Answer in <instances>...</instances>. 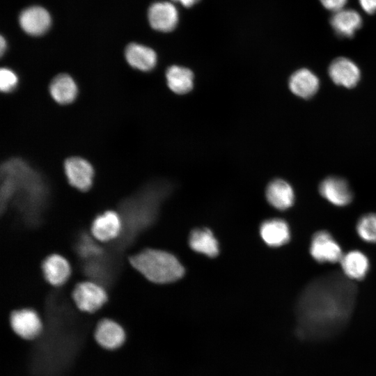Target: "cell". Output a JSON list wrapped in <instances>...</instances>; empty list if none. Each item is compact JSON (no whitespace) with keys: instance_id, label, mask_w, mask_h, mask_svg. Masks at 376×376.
<instances>
[{"instance_id":"cell-1","label":"cell","mask_w":376,"mask_h":376,"mask_svg":"<svg viewBox=\"0 0 376 376\" xmlns=\"http://www.w3.org/2000/svg\"><path fill=\"white\" fill-rule=\"evenodd\" d=\"M355 285L338 274L320 276L301 292L297 305L301 337L324 340L338 334L352 314Z\"/></svg>"},{"instance_id":"cell-2","label":"cell","mask_w":376,"mask_h":376,"mask_svg":"<svg viewBox=\"0 0 376 376\" xmlns=\"http://www.w3.org/2000/svg\"><path fill=\"white\" fill-rule=\"evenodd\" d=\"M130 262L147 279L155 283H173L185 274V268L179 260L162 250L144 249L131 256Z\"/></svg>"},{"instance_id":"cell-3","label":"cell","mask_w":376,"mask_h":376,"mask_svg":"<svg viewBox=\"0 0 376 376\" xmlns=\"http://www.w3.org/2000/svg\"><path fill=\"white\" fill-rule=\"evenodd\" d=\"M9 321L13 332L22 340H34L42 333L41 319L33 309L15 310L10 313Z\"/></svg>"},{"instance_id":"cell-4","label":"cell","mask_w":376,"mask_h":376,"mask_svg":"<svg viewBox=\"0 0 376 376\" xmlns=\"http://www.w3.org/2000/svg\"><path fill=\"white\" fill-rule=\"evenodd\" d=\"M93 338L100 347L107 351H115L124 345L127 334L123 326L116 321L103 318L97 323Z\"/></svg>"},{"instance_id":"cell-5","label":"cell","mask_w":376,"mask_h":376,"mask_svg":"<svg viewBox=\"0 0 376 376\" xmlns=\"http://www.w3.org/2000/svg\"><path fill=\"white\" fill-rule=\"evenodd\" d=\"M72 298L81 311L91 313L98 311L107 301L104 290L92 282L78 283L73 290Z\"/></svg>"},{"instance_id":"cell-6","label":"cell","mask_w":376,"mask_h":376,"mask_svg":"<svg viewBox=\"0 0 376 376\" xmlns=\"http://www.w3.org/2000/svg\"><path fill=\"white\" fill-rule=\"evenodd\" d=\"M310 253L318 263L340 262L343 253L340 245L326 230L315 233L311 242Z\"/></svg>"},{"instance_id":"cell-7","label":"cell","mask_w":376,"mask_h":376,"mask_svg":"<svg viewBox=\"0 0 376 376\" xmlns=\"http://www.w3.org/2000/svg\"><path fill=\"white\" fill-rule=\"evenodd\" d=\"M148 19L153 29L167 33L177 26L179 15L176 7L172 3L157 1L149 7Z\"/></svg>"},{"instance_id":"cell-8","label":"cell","mask_w":376,"mask_h":376,"mask_svg":"<svg viewBox=\"0 0 376 376\" xmlns=\"http://www.w3.org/2000/svg\"><path fill=\"white\" fill-rule=\"evenodd\" d=\"M64 171L69 183L81 191L91 187L94 170L91 163L80 157H71L64 162Z\"/></svg>"},{"instance_id":"cell-9","label":"cell","mask_w":376,"mask_h":376,"mask_svg":"<svg viewBox=\"0 0 376 376\" xmlns=\"http://www.w3.org/2000/svg\"><path fill=\"white\" fill-rule=\"evenodd\" d=\"M51 22V16L48 11L38 6L24 9L19 16V24L22 29L32 36H40L45 33L49 30Z\"/></svg>"},{"instance_id":"cell-10","label":"cell","mask_w":376,"mask_h":376,"mask_svg":"<svg viewBox=\"0 0 376 376\" xmlns=\"http://www.w3.org/2000/svg\"><path fill=\"white\" fill-rule=\"evenodd\" d=\"M321 196L337 206H345L352 199L351 189L344 179L331 176L323 180L319 186Z\"/></svg>"},{"instance_id":"cell-11","label":"cell","mask_w":376,"mask_h":376,"mask_svg":"<svg viewBox=\"0 0 376 376\" xmlns=\"http://www.w3.org/2000/svg\"><path fill=\"white\" fill-rule=\"evenodd\" d=\"M329 74L335 84L347 88L355 86L360 79L357 65L345 57L337 58L331 62Z\"/></svg>"},{"instance_id":"cell-12","label":"cell","mask_w":376,"mask_h":376,"mask_svg":"<svg viewBox=\"0 0 376 376\" xmlns=\"http://www.w3.org/2000/svg\"><path fill=\"white\" fill-rule=\"evenodd\" d=\"M125 57L132 68L143 72L152 70L157 60V54L152 48L135 42L126 47Z\"/></svg>"},{"instance_id":"cell-13","label":"cell","mask_w":376,"mask_h":376,"mask_svg":"<svg viewBox=\"0 0 376 376\" xmlns=\"http://www.w3.org/2000/svg\"><path fill=\"white\" fill-rule=\"evenodd\" d=\"M330 24L336 33L344 38L352 37L362 25V17L355 10L343 8L334 13Z\"/></svg>"},{"instance_id":"cell-14","label":"cell","mask_w":376,"mask_h":376,"mask_svg":"<svg viewBox=\"0 0 376 376\" xmlns=\"http://www.w3.org/2000/svg\"><path fill=\"white\" fill-rule=\"evenodd\" d=\"M263 242L271 247H279L288 243L290 238L288 224L281 219L265 220L260 226Z\"/></svg>"},{"instance_id":"cell-15","label":"cell","mask_w":376,"mask_h":376,"mask_svg":"<svg viewBox=\"0 0 376 376\" xmlns=\"http://www.w3.org/2000/svg\"><path fill=\"white\" fill-rule=\"evenodd\" d=\"M265 196L268 203L280 210L290 208L295 201L292 187L288 182L281 179H275L268 184Z\"/></svg>"},{"instance_id":"cell-16","label":"cell","mask_w":376,"mask_h":376,"mask_svg":"<svg viewBox=\"0 0 376 376\" xmlns=\"http://www.w3.org/2000/svg\"><path fill=\"white\" fill-rule=\"evenodd\" d=\"M121 230L118 215L113 211H107L97 216L93 221L91 232L100 241H109L116 237Z\"/></svg>"},{"instance_id":"cell-17","label":"cell","mask_w":376,"mask_h":376,"mask_svg":"<svg viewBox=\"0 0 376 376\" xmlns=\"http://www.w3.org/2000/svg\"><path fill=\"white\" fill-rule=\"evenodd\" d=\"M49 93L61 104L72 103L77 97L78 88L73 78L67 74L56 75L49 84Z\"/></svg>"},{"instance_id":"cell-18","label":"cell","mask_w":376,"mask_h":376,"mask_svg":"<svg viewBox=\"0 0 376 376\" xmlns=\"http://www.w3.org/2000/svg\"><path fill=\"white\" fill-rule=\"evenodd\" d=\"M318 87V78L311 70L306 68L295 72L289 80L290 91L302 98L312 97L317 92Z\"/></svg>"},{"instance_id":"cell-19","label":"cell","mask_w":376,"mask_h":376,"mask_svg":"<svg viewBox=\"0 0 376 376\" xmlns=\"http://www.w3.org/2000/svg\"><path fill=\"white\" fill-rule=\"evenodd\" d=\"M189 245L194 251L210 258L219 253V243L212 232L208 228H196L189 237Z\"/></svg>"},{"instance_id":"cell-20","label":"cell","mask_w":376,"mask_h":376,"mask_svg":"<svg viewBox=\"0 0 376 376\" xmlns=\"http://www.w3.org/2000/svg\"><path fill=\"white\" fill-rule=\"evenodd\" d=\"M42 267L45 278L54 285L63 284L70 274V267L68 261L58 254L48 256L44 260Z\"/></svg>"},{"instance_id":"cell-21","label":"cell","mask_w":376,"mask_h":376,"mask_svg":"<svg viewBox=\"0 0 376 376\" xmlns=\"http://www.w3.org/2000/svg\"><path fill=\"white\" fill-rule=\"evenodd\" d=\"M169 88L173 93L183 95L189 93L194 87V74L187 68L180 65H171L166 72Z\"/></svg>"},{"instance_id":"cell-22","label":"cell","mask_w":376,"mask_h":376,"mask_svg":"<svg viewBox=\"0 0 376 376\" xmlns=\"http://www.w3.org/2000/svg\"><path fill=\"white\" fill-rule=\"evenodd\" d=\"M343 272L348 279L361 280L369 269V261L362 252L354 250L343 256L340 260Z\"/></svg>"},{"instance_id":"cell-23","label":"cell","mask_w":376,"mask_h":376,"mask_svg":"<svg viewBox=\"0 0 376 376\" xmlns=\"http://www.w3.org/2000/svg\"><path fill=\"white\" fill-rule=\"evenodd\" d=\"M357 232L365 242L376 243V214L362 216L357 224Z\"/></svg>"},{"instance_id":"cell-24","label":"cell","mask_w":376,"mask_h":376,"mask_svg":"<svg viewBox=\"0 0 376 376\" xmlns=\"http://www.w3.org/2000/svg\"><path fill=\"white\" fill-rule=\"evenodd\" d=\"M78 253L86 259H94L102 254V249L87 236H82L77 245Z\"/></svg>"},{"instance_id":"cell-25","label":"cell","mask_w":376,"mask_h":376,"mask_svg":"<svg viewBox=\"0 0 376 376\" xmlns=\"http://www.w3.org/2000/svg\"><path fill=\"white\" fill-rule=\"evenodd\" d=\"M18 84L17 74L8 68H2L0 70V89L3 93L14 91Z\"/></svg>"},{"instance_id":"cell-26","label":"cell","mask_w":376,"mask_h":376,"mask_svg":"<svg viewBox=\"0 0 376 376\" xmlns=\"http://www.w3.org/2000/svg\"><path fill=\"white\" fill-rule=\"evenodd\" d=\"M322 6L328 10L336 13L343 8L347 0H319Z\"/></svg>"},{"instance_id":"cell-27","label":"cell","mask_w":376,"mask_h":376,"mask_svg":"<svg viewBox=\"0 0 376 376\" xmlns=\"http://www.w3.org/2000/svg\"><path fill=\"white\" fill-rule=\"evenodd\" d=\"M361 8L368 14L376 13V0H358Z\"/></svg>"},{"instance_id":"cell-28","label":"cell","mask_w":376,"mask_h":376,"mask_svg":"<svg viewBox=\"0 0 376 376\" xmlns=\"http://www.w3.org/2000/svg\"><path fill=\"white\" fill-rule=\"evenodd\" d=\"M172 1L178 2L182 6L189 8L196 4L199 0H171Z\"/></svg>"},{"instance_id":"cell-29","label":"cell","mask_w":376,"mask_h":376,"mask_svg":"<svg viewBox=\"0 0 376 376\" xmlns=\"http://www.w3.org/2000/svg\"><path fill=\"white\" fill-rule=\"evenodd\" d=\"M6 48H7L6 40L3 38V36H1V37H0V52H1V55H3L5 53L6 50Z\"/></svg>"}]
</instances>
